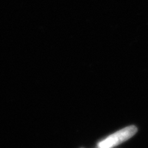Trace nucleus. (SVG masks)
<instances>
[{"instance_id":"f257e3e1","label":"nucleus","mask_w":148,"mask_h":148,"mask_svg":"<svg viewBox=\"0 0 148 148\" xmlns=\"http://www.w3.org/2000/svg\"><path fill=\"white\" fill-rule=\"evenodd\" d=\"M137 128L131 125L125 127L109 135L98 143L99 148H112L127 141L135 135Z\"/></svg>"}]
</instances>
